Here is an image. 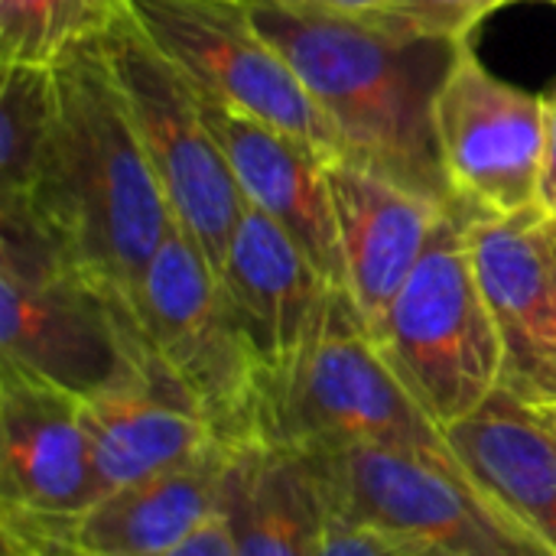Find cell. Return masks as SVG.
Here are the masks:
<instances>
[{
    "mask_svg": "<svg viewBox=\"0 0 556 556\" xmlns=\"http://www.w3.org/2000/svg\"><path fill=\"white\" fill-rule=\"evenodd\" d=\"M244 7L332 121L342 160L443 208L456 205L437 153L433 104L463 42L293 0H244Z\"/></svg>",
    "mask_w": 556,
    "mask_h": 556,
    "instance_id": "cell-1",
    "label": "cell"
},
{
    "mask_svg": "<svg viewBox=\"0 0 556 556\" xmlns=\"http://www.w3.org/2000/svg\"><path fill=\"white\" fill-rule=\"evenodd\" d=\"M55 127L26 195L68 261L130 306L173 228V212L134 127L101 36L55 65Z\"/></svg>",
    "mask_w": 556,
    "mask_h": 556,
    "instance_id": "cell-2",
    "label": "cell"
},
{
    "mask_svg": "<svg viewBox=\"0 0 556 556\" xmlns=\"http://www.w3.org/2000/svg\"><path fill=\"white\" fill-rule=\"evenodd\" d=\"M257 443H378L463 469L446 433L381 355L345 287H329L296 358L264 378Z\"/></svg>",
    "mask_w": 556,
    "mask_h": 556,
    "instance_id": "cell-3",
    "label": "cell"
},
{
    "mask_svg": "<svg viewBox=\"0 0 556 556\" xmlns=\"http://www.w3.org/2000/svg\"><path fill=\"white\" fill-rule=\"evenodd\" d=\"M124 336L137 375L176 384L225 446L257 443L264 371L218 274L176 218L137 287Z\"/></svg>",
    "mask_w": 556,
    "mask_h": 556,
    "instance_id": "cell-4",
    "label": "cell"
},
{
    "mask_svg": "<svg viewBox=\"0 0 556 556\" xmlns=\"http://www.w3.org/2000/svg\"><path fill=\"white\" fill-rule=\"evenodd\" d=\"M0 365L81 401L137 375L117 306L68 261L26 195H0Z\"/></svg>",
    "mask_w": 556,
    "mask_h": 556,
    "instance_id": "cell-5",
    "label": "cell"
},
{
    "mask_svg": "<svg viewBox=\"0 0 556 556\" xmlns=\"http://www.w3.org/2000/svg\"><path fill=\"white\" fill-rule=\"evenodd\" d=\"M287 450L309 469L326 515L378 528L420 556H554L459 466L378 443Z\"/></svg>",
    "mask_w": 556,
    "mask_h": 556,
    "instance_id": "cell-6",
    "label": "cell"
},
{
    "mask_svg": "<svg viewBox=\"0 0 556 556\" xmlns=\"http://www.w3.org/2000/svg\"><path fill=\"white\" fill-rule=\"evenodd\" d=\"M375 342L443 433L502 388V342L472 267L466 208H443Z\"/></svg>",
    "mask_w": 556,
    "mask_h": 556,
    "instance_id": "cell-7",
    "label": "cell"
},
{
    "mask_svg": "<svg viewBox=\"0 0 556 556\" xmlns=\"http://www.w3.org/2000/svg\"><path fill=\"white\" fill-rule=\"evenodd\" d=\"M101 46L173 218L222 274L248 199L205 124L195 88L147 39L127 7L101 33Z\"/></svg>",
    "mask_w": 556,
    "mask_h": 556,
    "instance_id": "cell-8",
    "label": "cell"
},
{
    "mask_svg": "<svg viewBox=\"0 0 556 556\" xmlns=\"http://www.w3.org/2000/svg\"><path fill=\"white\" fill-rule=\"evenodd\" d=\"M127 10L202 98L290 134L326 163L342 160L332 121L244 0H127Z\"/></svg>",
    "mask_w": 556,
    "mask_h": 556,
    "instance_id": "cell-9",
    "label": "cell"
},
{
    "mask_svg": "<svg viewBox=\"0 0 556 556\" xmlns=\"http://www.w3.org/2000/svg\"><path fill=\"white\" fill-rule=\"evenodd\" d=\"M437 153L453 202L472 215H515L538 205L547 143V98L489 72L459 46L437 104Z\"/></svg>",
    "mask_w": 556,
    "mask_h": 556,
    "instance_id": "cell-10",
    "label": "cell"
},
{
    "mask_svg": "<svg viewBox=\"0 0 556 556\" xmlns=\"http://www.w3.org/2000/svg\"><path fill=\"white\" fill-rule=\"evenodd\" d=\"M472 267L502 342V391L556 407V218L541 205L515 215L466 212Z\"/></svg>",
    "mask_w": 556,
    "mask_h": 556,
    "instance_id": "cell-11",
    "label": "cell"
},
{
    "mask_svg": "<svg viewBox=\"0 0 556 556\" xmlns=\"http://www.w3.org/2000/svg\"><path fill=\"white\" fill-rule=\"evenodd\" d=\"M231 446H215L163 476L104 492L78 515L0 508L3 528L75 556H160L222 515V476Z\"/></svg>",
    "mask_w": 556,
    "mask_h": 556,
    "instance_id": "cell-12",
    "label": "cell"
},
{
    "mask_svg": "<svg viewBox=\"0 0 556 556\" xmlns=\"http://www.w3.org/2000/svg\"><path fill=\"white\" fill-rule=\"evenodd\" d=\"M0 492L3 508L52 518L104 495L81 397L10 365H0Z\"/></svg>",
    "mask_w": 556,
    "mask_h": 556,
    "instance_id": "cell-13",
    "label": "cell"
},
{
    "mask_svg": "<svg viewBox=\"0 0 556 556\" xmlns=\"http://www.w3.org/2000/svg\"><path fill=\"white\" fill-rule=\"evenodd\" d=\"M199 104L248 205L274 218L332 287H345L339 225L326 176L329 163L270 124L202 94Z\"/></svg>",
    "mask_w": 556,
    "mask_h": 556,
    "instance_id": "cell-14",
    "label": "cell"
},
{
    "mask_svg": "<svg viewBox=\"0 0 556 556\" xmlns=\"http://www.w3.org/2000/svg\"><path fill=\"white\" fill-rule=\"evenodd\" d=\"M326 176L339 225L345 290L375 336L427 251L443 205L352 160L329 163Z\"/></svg>",
    "mask_w": 556,
    "mask_h": 556,
    "instance_id": "cell-15",
    "label": "cell"
},
{
    "mask_svg": "<svg viewBox=\"0 0 556 556\" xmlns=\"http://www.w3.org/2000/svg\"><path fill=\"white\" fill-rule=\"evenodd\" d=\"M218 280L264 378L280 375L296 358L332 287L303 248L254 205L235 228Z\"/></svg>",
    "mask_w": 556,
    "mask_h": 556,
    "instance_id": "cell-16",
    "label": "cell"
},
{
    "mask_svg": "<svg viewBox=\"0 0 556 556\" xmlns=\"http://www.w3.org/2000/svg\"><path fill=\"white\" fill-rule=\"evenodd\" d=\"M81 420L104 492L163 476L222 446L205 414L176 384L150 375L81 401Z\"/></svg>",
    "mask_w": 556,
    "mask_h": 556,
    "instance_id": "cell-17",
    "label": "cell"
},
{
    "mask_svg": "<svg viewBox=\"0 0 556 556\" xmlns=\"http://www.w3.org/2000/svg\"><path fill=\"white\" fill-rule=\"evenodd\" d=\"M446 440L469 479L556 556V427L502 388Z\"/></svg>",
    "mask_w": 556,
    "mask_h": 556,
    "instance_id": "cell-18",
    "label": "cell"
},
{
    "mask_svg": "<svg viewBox=\"0 0 556 556\" xmlns=\"http://www.w3.org/2000/svg\"><path fill=\"white\" fill-rule=\"evenodd\" d=\"M222 518L238 556H316L326 531L323 495L287 446H231L222 476Z\"/></svg>",
    "mask_w": 556,
    "mask_h": 556,
    "instance_id": "cell-19",
    "label": "cell"
},
{
    "mask_svg": "<svg viewBox=\"0 0 556 556\" xmlns=\"http://www.w3.org/2000/svg\"><path fill=\"white\" fill-rule=\"evenodd\" d=\"M55 127V68L3 62L0 72V195L36 189Z\"/></svg>",
    "mask_w": 556,
    "mask_h": 556,
    "instance_id": "cell-20",
    "label": "cell"
},
{
    "mask_svg": "<svg viewBox=\"0 0 556 556\" xmlns=\"http://www.w3.org/2000/svg\"><path fill=\"white\" fill-rule=\"evenodd\" d=\"M127 0H0V59L55 65L98 39Z\"/></svg>",
    "mask_w": 556,
    "mask_h": 556,
    "instance_id": "cell-21",
    "label": "cell"
},
{
    "mask_svg": "<svg viewBox=\"0 0 556 556\" xmlns=\"http://www.w3.org/2000/svg\"><path fill=\"white\" fill-rule=\"evenodd\" d=\"M505 3H511V0H404L394 10L371 13V16H381L384 23L401 26L417 36L466 42L469 33L476 29V23Z\"/></svg>",
    "mask_w": 556,
    "mask_h": 556,
    "instance_id": "cell-22",
    "label": "cell"
},
{
    "mask_svg": "<svg viewBox=\"0 0 556 556\" xmlns=\"http://www.w3.org/2000/svg\"><path fill=\"white\" fill-rule=\"evenodd\" d=\"M316 556H420L414 547H407L404 541L368 528V525H355L336 515H326V531H323V544Z\"/></svg>",
    "mask_w": 556,
    "mask_h": 556,
    "instance_id": "cell-23",
    "label": "cell"
},
{
    "mask_svg": "<svg viewBox=\"0 0 556 556\" xmlns=\"http://www.w3.org/2000/svg\"><path fill=\"white\" fill-rule=\"evenodd\" d=\"M3 538H7V541H23V544H39V547H49V551H55V554L62 556H75L68 554V551H59V547L46 544V541H36V538H29V534H20V531H7V528H3ZM160 556H238V551H235V541H231V531H228L225 518L218 515V518L208 521L202 531H195L186 544H179V547H173L169 554Z\"/></svg>",
    "mask_w": 556,
    "mask_h": 556,
    "instance_id": "cell-24",
    "label": "cell"
},
{
    "mask_svg": "<svg viewBox=\"0 0 556 556\" xmlns=\"http://www.w3.org/2000/svg\"><path fill=\"white\" fill-rule=\"evenodd\" d=\"M538 205L556 218V94H547V143H544V163H541Z\"/></svg>",
    "mask_w": 556,
    "mask_h": 556,
    "instance_id": "cell-25",
    "label": "cell"
},
{
    "mask_svg": "<svg viewBox=\"0 0 556 556\" xmlns=\"http://www.w3.org/2000/svg\"><path fill=\"white\" fill-rule=\"evenodd\" d=\"M293 3H309L323 10H339V13H384L401 7L404 0H293Z\"/></svg>",
    "mask_w": 556,
    "mask_h": 556,
    "instance_id": "cell-26",
    "label": "cell"
},
{
    "mask_svg": "<svg viewBox=\"0 0 556 556\" xmlns=\"http://www.w3.org/2000/svg\"><path fill=\"white\" fill-rule=\"evenodd\" d=\"M3 556H62L39 544H23V541H7L3 538Z\"/></svg>",
    "mask_w": 556,
    "mask_h": 556,
    "instance_id": "cell-27",
    "label": "cell"
},
{
    "mask_svg": "<svg viewBox=\"0 0 556 556\" xmlns=\"http://www.w3.org/2000/svg\"><path fill=\"white\" fill-rule=\"evenodd\" d=\"M544 414H547V417L554 420V427H556V407H551V410H544Z\"/></svg>",
    "mask_w": 556,
    "mask_h": 556,
    "instance_id": "cell-28",
    "label": "cell"
},
{
    "mask_svg": "<svg viewBox=\"0 0 556 556\" xmlns=\"http://www.w3.org/2000/svg\"><path fill=\"white\" fill-rule=\"evenodd\" d=\"M554 94H556V91H554Z\"/></svg>",
    "mask_w": 556,
    "mask_h": 556,
    "instance_id": "cell-29",
    "label": "cell"
}]
</instances>
